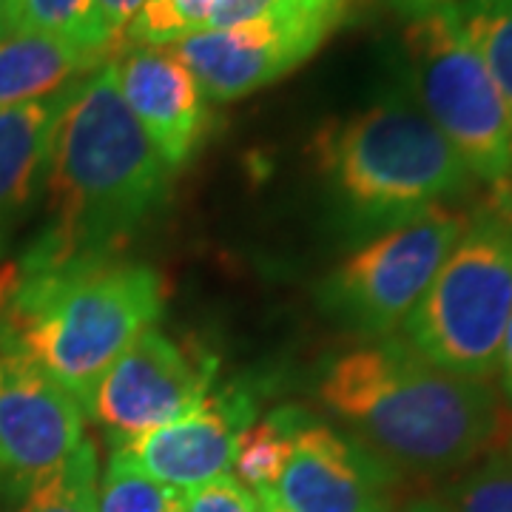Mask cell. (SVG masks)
I'll list each match as a JSON object with an SVG mask.
<instances>
[{"label":"cell","mask_w":512,"mask_h":512,"mask_svg":"<svg viewBox=\"0 0 512 512\" xmlns=\"http://www.w3.org/2000/svg\"><path fill=\"white\" fill-rule=\"evenodd\" d=\"M390 3L399 18V60L413 103L456 148L473 180L490 188L507 183L512 117L461 26L458 3Z\"/></svg>","instance_id":"cell-5"},{"label":"cell","mask_w":512,"mask_h":512,"mask_svg":"<svg viewBox=\"0 0 512 512\" xmlns=\"http://www.w3.org/2000/svg\"><path fill=\"white\" fill-rule=\"evenodd\" d=\"M217 376V356L185 348L157 328L143 330L94 387L86 416L131 441L194 413Z\"/></svg>","instance_id":"cell-10"},{"label":"cell","mask_w":512,"mask_h":512,"mask_svg":"<svg viewBox=\"0 0 512 512\" xmlns=\"http://www.w3.org/2000/svg\"><path fill=\"white\" fill-rule=\"evenodd\" d=\"M109 57L72 40L12 29L0 37V109L43 100L89 77Z\"/></svg>","instance_id":"cell-15"},{"label":"cell","mask_w":512,"mask_h":512,"mask_svg":"<svg viewBox=\"0 0 512 512\" xmlns=\"http://www.w3.org/2000/svg\"><path fill=\"white\" fill-rule=\"evenodd\" d=\"M316 163L350 220L370 234L453 205L473 185L456 148L402 94L382 97L316 137Z\"/></svg>","instance_id":"cell-4"},{"label":"cell","mask_w":512,"mask_h":512,"mask_svg":"<svg viewBox=\"0 0 512 512\" xmlns=\"http://www.w3.org/2000/svg\"><path fill=\"white\" fill-rule=\"evenodd\" d=\"M467 222L470 214L441 205L373 234L325 276L322 308L362 336L402 330Z\"/></svg>","instance_id":"cell-7"},{"label":"cell","mask_w":512,"mask_h":512,"mask_svg":"<svg viewBox=\"0 0 512 512\" xmlns=\"http://www.w3.org/2000/svg\"><path fill=\"white\" fill-rule=\"evenodd\" d=\"M404 512H450V510L441 504L439 498H419V501H413V504H410Z\"/></svg>","instance_id":"cell-26"},{"label":"cell","mask_w":512,"mask_h":512,"mask_svg":"<svg viewBox=\"0 0 512 512\" xmlns=\"http://www.w3.org/2000/svg\"><path fill=\"white\" fill-rule=\"evenodd\" d=\"M117 86L148 140L171 171H180L208 126L205 94L171 46H131L114 57Z\"/></svg>","instance_id":"cell-13"},{"label":"cell","mask_w":512,"mask_h":512,"mask_svg":"<svg viewBox=\"0 0 512 512\" xmlns=\"http://www.w3.org/2000/svg\"><path fill=\"white\" fill-rule=\"evenodd\" d=\"M12 9H15V0H0V37L12 32Z\"/></svg>","instance_id":"cell-27"},{"label":"cell","mask_w":512,"mask_h":512,"mask_svg":"<svg viewBox=\"0 0 512 512\" xmlns=\"http://www.w3.org/2000/svg\"><path fill=\"white\" fill-rule=\"evenodd\" d=\"M348 0H276L234 29H202L174 43L208 100L228 103L293 72L345 20Z\"/></svg>","instance_id":"cell-8"},{"label":"cell","mask_w":512,"mask_h":512,"mask_svg":"<svg viewBox=\"0 0 512 512\" xmlns=\"http://www.w3.org/2000/svg\"><path fill=\"white\" fill-rule=\"evenodd\" d=\"M94 3V18L100 23L103 35L109 37L111 43H123L126 29L131 26L134 15L143 9L146 0H92Z\"/></svg>","instance_id":"cell-23"},{"label":"cell","mask_w":512,"mask_h":512,"mask_svg":"<svg viewBox=\"0 0 512 512\" xmlns=\"http://www.w3.org/2000/svg\"><path fill=\"white\" fill-rule=\"evenodd\" d=\"M296 419V407L274 410L268 419L254 421L237 441L234 453V478L251 493H274L276 481L285 470L291 453V427Z\"/></svg>","instance_id":"cell-16"},{"label":"cell","mask_w":512,"mask_h":512,"mask_svg":"<svg viewBox=\"0 0 512 512\" xmlns=\"http://www.w3.org/2000/svg\"><path fill=\"white\" fill-rule=\"evenodd\" d=\"M183 512H262V507L259 498L237 478L222 476L183 493Z\"/></svg>","instance_id":"cell-22"},{"label":"cell","mask_w":512,"mask_h":512,"mask_svg":"<svg viewBox=\"0 0 512 512\" xmlns=\"http://www.w3.org/2000/svg\"><path fill=\"white\" fill-rule=\"evenodd\" d=\"M458 18L512 117V0H461Z\"/></svg>","instance_id":"cell-17"},{"label":"cell","mask_w":512,"mask_h":512,"mask_svg":"<svg viewBox=\"0 0 512 512\" xmlns=\"http://www.w3.org/2000/svg\"><path fill=\"white\" fill-rule=\"evenodd\" d=\"M319 399L396 473H458L512 447V410L498 384L441 370L402 336L333 359Z\"/></svg>","instance_id":"cell-1"},{"label":"cell","mask_w":512,"mask_h":512,"mask_svg":"<svg viewBox=\"0 0 512 512\" xmlns=\"http://www.w3.org/2000/svg\"><path fill=\"white\" fill-rule=\"evenodd\" d=\"M18 274L0 328L86 410L106 370L160 319V274L114 254L43 268L18 262Z\"/></svg>","instance_id":"cell-3"},{"label":"cell","mask_w":512,"mask_h":512,"mask_svg":"<svg viewBox=\"0 0 512 512\" xmlns=\"http://www.w3.org/2000/svg\"><path fill=\"white\" fill-rule=\"evenodd\" d=\"M256 498H259V507H262V512H291V510H285V507L276 501L274 493H259Z\"/></svg>","instance_id":"cell-28"},{"label":"cell","mask_w":512,"mask_h":512,"mask_svg":"<svg viewBox=\"0 0 512 512\" xmlns=\"http://www.w3.org/2000/svg\"><path fill=\"white\" fill-rule=\"evenodd\" d=\"M97 512H183V493L154 481L114 447L97 484Z\"/></svg>","instance_id":"cell-19"},{"label":"cell","mask_w":512,"mask_h":512,"mask_svg":"<svg viewBox=\"0 0 512 512\" xmlns=\"http://www.w3.org/2000/svg\"><path fill=\"white\" fill-rule=\"evenodd\" d=\"M399 473L362 441L296 410L274 498L291 512H393Z\"/></svg>","instance_id":"cell-11"},{"label":"cell","mask_w":512,"mask_h":512,"mask_svg":"<svg viewBox=\"0 0 512 512\" xmlns=\"http://www.w3.org/2000/svg\"><path fill=\"white\" fill-rule=\"evenodd\" d=\"M174 171L126 106L114 60L74 86L46 168L49 222L23 268L111 256L160 211Z\"/></svg>","instance_id":"cell-2"},{"label":"cell","mask_w":512,"mask_h":512,"mask_svg":"<svg viewBox=\"0 0 512 512\" xmlns=\"http://www.w3.org/2000/svg\"><path fill=\"white\" fill-rule=\"evenodd\" d=\"M86 410L0 328V495L23 498L83 444Z\"/></svg>","instance_id":"cell-9"},{"label":"cell","mask_w":512,"mask_h":512,"mask_svg":"<svg viewBox=\"0 0 512 512\" xmlns=\"http://www.w3.org/2000/svg\"><path fill=\"white\" fill-rule=\"evenodd\" d=\"M12 29L63 37L109 60L117 55V43L103 35L94 18L92 0H15Z\"/></svg>","instance_id":"cell-18"},{"label":"cell","mask_w":512,"mask_h":512,"mask_svg":"<svg viewBox=\"0 0 512 512\" xmlns=\"http://www.w3.org/2000/svg\"><path fill=\"white\" fill-rule=\"evenodd\" d=\"M15 512H97V453L83 441L72 458L20 498Z\"/></svg>","instance_id":"cell-20"},{"label":"cell","mask_w":512,"mask_h":512,"mask_svg":"<svg viewBox=\"0 0 512 512\" xmlns=\"http://www.w3.org/2000/svg\"><path fill=\"white\" fill-rule=\"evenodd\" d=\"M74 86L43 100L0 109V245L43 191L57 120Z\"/></svg>","instance_id":"cell-14"},{"label":"cell","mask_w":512,"mask_h":512,"mask_svg":"<svg viewBox=\"0 0 512 512\" xmlns=\"http://www.w3.org/2000/svg\"><path fill=\"white\" fill-rule=\"evenodd\" d=\"M512 316V220L470 214L439 274L402 325V339L441 370L495 379Z\"/></svg>","instance_id":"cell-6"},{"label":"cell","mask_w":512,"mask_h":512,"mask_svg":"<svg viewBox=\"0 0 512 512\" xmlns=\"http://www.w3.org/2000/svg\"><path fill=\"white\" fill-rule=\"evenodd\" d=\"M495 379H498V390H501L504 402L510 404L512 410V316L510 325H507V333H504V342H501V356H498Z\"/></svg>","instance_id":"cell-25"},{"label":"cell","mask_w":512,"mask_h":512,"mask_svg":"<svg viewBox=\"0 0 512 512\" xmlns=\"http://www.w3.org/2000/svg\"><path fill=\"white\" fill-rule=\"evenodd\" d=\"M441 504L450 512H512V447L461 470Z\"/></svg>","instance_id":"cell-21"},{"label":"cell","mask_w":512,"mask_h":512,"mask_svg":"<svg viewBox=\"0 0 512 512\" xmlns=\"http://www.w3.org/2000/svg\"><path fill=\"white\" fill-rule=\"evenodd\" d=\"M276 0H217L208 18V29H234L239 23L265 15Z\"/></svg>","instance_id":"cell-24"},{"label":"cell","mask_w":512,"mask_h":512,"mask_svg":"<svg viewBox=\"0 0 512 512\" xmlns=\"http://www.w3.org/2000/svg\"><path fill=\"white\" fill-rule=\"evenodd\" d=\"M254 421V390L228 384L217 393H208L205 402L185 419L114 447H120L154 481L177 493H191L208 481L228 476L239 436Z\"/></svg>","instance_id":"cell-12"},{"label":"cell","mask_w":512,"mask_h":512,"mask_svg":"<svg viewBox=\"0 0 512 512\" xmlns=\"http://www.w3.org/2000/svg\"><path fill=\"white\" fill-rule=\"evenodd\" d=\"M447 3H461V0H447Z\"/></svg>","instance_id":"cell-29"}]
</instances>
